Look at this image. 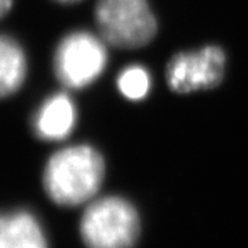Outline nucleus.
Here are the masks:
<instances>
[{
    "mask_svg": "<svg viewBox=\"0 0 248 248\" xmlns=\"http://www.w3.org/2000/svg\"><path fill=\"white\" fill-rule=\"evenodd\" d=\"M0 248H48L42 222L28 210L0 213Z\"/></svg>",
    "mask_w": 248,
    "mask_h": 248,
    "instance_id": "obj_7",
    "label": "nucleus"
},
{
    "mask_svg": "<svg viewBox=\"0 0 248 248\" xmlns=\"http://www.w3.org/2000/svg\"><path fill=\"white\" fill-rule=\"evenodd\" d=\"M76 119L78 113L72 98L65 93H57L36 110L32 120L33 133L42 141H63L73 131Z\"/></svg>",
    "mask_w": 248,
    "mask_h": 248,
    "instance_id": "obj_6",
    "label": "nucleus"
},
{
    "mask_svg": "<svg viewBox=\"0 0 248 248\" xmlns=\"http://www.w3.org/2000/svg\"><path fill=\"white\" fill-rule=\"evenodd\" d=\"M58 1H62V3H72V1H78V0H58Z\"/></svg>",
    "mask_w": 248,
    "mask_h": 248,
    "instance_id": "obj_11",
    "label": "nucleus"
},
{
    "mask_svg": "<svg viewBox=\"0 0 248 248\" xmlns=\"http://www.w3.org/2000/svg\"><path fill=\"white\" fill-rule=\"evenodd\" d=\"M117 87L124 97L131 101L145 98L151 89V76L145 68L133 65L125 68L117 78Z\"/></svg>",
    "mask_w": 248,
    "mask_h": 248,
    "instance_id": "obj_9",
    "label": "nucleus"
},
{
    "mask_svg": "<svg viewBox=\"0 0 248 248\" xmlns=\"http://www.w3.org/2000/svg\"><path fill=\"white\" fill-rule=\"evenodd\" d=\"M225 63V53L217 46H207L199 51L179 53L167 65V83L171 90L181 94L214 89L223 79Z\"/></svg>",
    "mask_w": 248,
    "mask_h": 248,
    "instance_id": "obj_5",
    "label": "nucleus"
},
{
    "mask_svg": "<svg viewBox=\"0 0 248 248\" xmlns=\"http://www.w3.org/2000/svg\"><path fill=\"white\" fill-rule=\"evenodd\" d=\"M13 6V0H0V18L4 17Z\"/></svg>",
    "mask_w": 248,
    "mask_h": 248,
    "instance_id": "obj_10",
    "label": "nucleus"
},
{
    "mask_svg": "<svg viewBox=\"0 0 248 248\" xmlns=\"http://www.w3.org/2000/svg\"><path fill=\"white\" fill-rule=\"evenodd\" d=\"M140 231L137 208L119 196L91 202L80 221V234L87 248H133Z\"/></svg>",
    "mask_w": 248,
    "mask_h": 248,
    "instance_id": "obj_2",
    "label": "nucleus"
},
{
    "mask_svg": "<svg viewBox=\"0 0 248 248\" xmlns=\"http://www.w3.org/2000/svg\"><path fill=\"white\" fill-rule=\"evenodd\" d=\"M105 40L86 31L66 35L54 54V72L63 87L84 89L107 68Z\"/></svg>",
    "mask_w": 248,
    "mask_h": 248,
    "instance_id": "obj_4",
    "label": "nucleus"
},
{
    "mask_svg": "<svg viewBox=\"0 0 248 248\" xmlns=\"http://www.w3.org/2000/svg\"><path fill=\"white\" fill-rule=\"evenodd\" d=\"M105 175L104 159L93 146L73 145L55 152L43 172L46 193L54 203L75 207L97 195Z\"/></svg>",
    "mask_w": 248,
    "mask_h": 248,
    "instance_id": "obj_1",
    "label": "nucleus"
},
{
    "mask_svg": "<svg viewBox=\"0 0 248 248\" xmlns=\"http://www.w3.org/2000/svg\"><path fill=\"white\" fill-rule=\"evenodd\" d=\"M27 72V55L22 47L13 37L0 35V99L21 89Z\"/></svg>",
    "mask_w": 248,
    "mask_h": 248,
    "instance_id": "obj_8",
    "label": "nucleus"
},
{
    "mask_svg": "<svg viewBox=\"0 0 248 248\" xmlns=\"http://www.w3.org/2000/svg\"><path fill=\"white\" fill-rule=\"evenodd\" d=\"M95 19L101 37L122 48L148 45L157 32L148 0H98Z\"/></svg>",
    "mask_w": 248,
    "mask_h": 248,
    "instance_id": "obj_3",
    "label": "nucleus"
}]
</instances>
